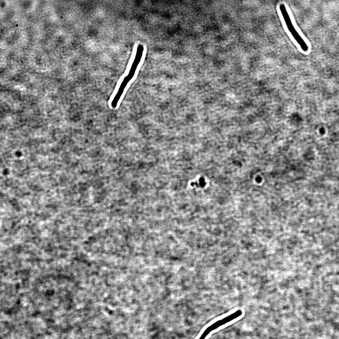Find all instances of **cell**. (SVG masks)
Returning <instances> with one entry per match:
<instances>
[{"mask_svg": "<svg viewBox=\"0 0 339 339\" xmlns=\"http://www.w3.org/2000/svg\"><path fill=\"white\" fill-rule=\"evenodd\" d=\"M279 9L288 31L302 50L304 51H307L308 50V46L295 29L285 5L281 4L279 5Z\"/></svg>", "mask_w": 339, "mask_h": 339, "instance_id": "1", "label": "cell"}, {"mask_svg": "<svg viewBox=\"0 0 339 339\" xmlns=\"http://www.w3.org/2000/svg\"><path fill=\"white\" fill-rule=\"evenodd\" d=\"M242 313L241 310H238L229 315L215 322L207 327L204 332L208 335L212 331L240 316L242 315Z\"/></svg>", "mask_w": 339, "mask_h": 339, "instance_id": "2", "label": "cell"}, {"mask_svg": "<svg viewBox=\"0 0 339 339\" xmlns=\"http://www.w3.org/2000/svg\"><path fill=\"white\" fill-rule=\"evenodd\" d=\"M208 335L204 332L198 339H205Z\"/></svg>", "mask_w": 339, "mask_h": 339, "instance_id": "3", "label": "cell"}]
</instances>
